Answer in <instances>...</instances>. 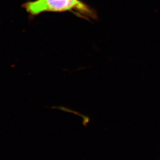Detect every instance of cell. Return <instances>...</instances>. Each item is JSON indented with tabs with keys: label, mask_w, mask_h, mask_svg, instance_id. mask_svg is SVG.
I'll return each mask as SVG.
<instances>
[{
	"label": "cell",
	"mask_w": 160,
	"mask_h": 160,
	"mask_svg": "<svg viewBox=\"0 0 160 160\" xmlns=\"http://www.w3.org/2000/svg\"><path fill=\"white\" fill-rule=\"evenodd\" d=\"M23 7L32 17L44 12H69L86 20H98L96 11L81 0H34L25 2Z\"/></svg>",
	"instance_id": "cell-1"
}]
</instances>
